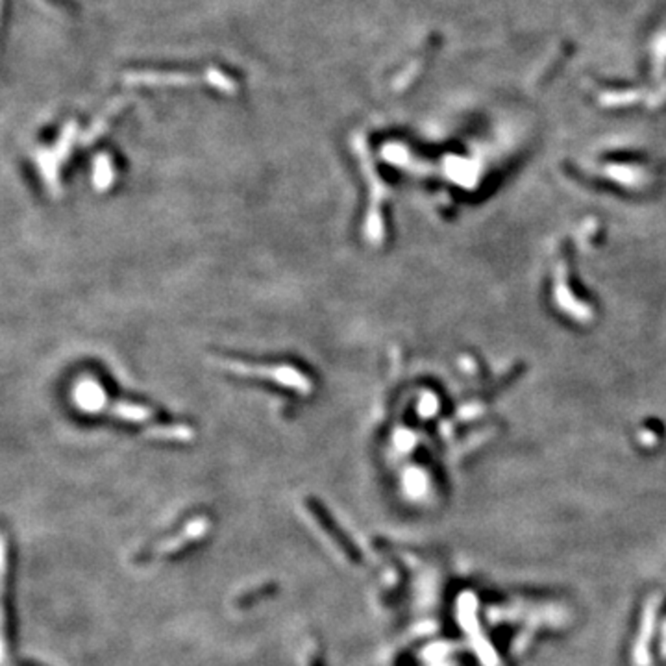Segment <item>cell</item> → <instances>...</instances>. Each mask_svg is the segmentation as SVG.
<instances>
[{"label":"cell","mask_w":666,"mask_h":666,"mask_svg":"<svg viewBox=\"0 0 666 666\" xmlns=\"http://www.w3.org/2000/svg\"><path fill=\"white\" fill-rule=\"evenodd\" d=\"M221 367H226L228 370H232L235 374L241 376H259V378H267V380L278 381L281 385L291 387L300 392H311L313 385L311 381L307 380L306 376L300 374L298 370L291 369V367H254V365H244V363H237V361H221Z\"/></svg>","instance_id":"6da1fadb"},{"label":"cell","mask_w":666,"mask_h":666,"mask_svg":"<svg viewBox=\"0 0 666 666\" xmlns=\"http://www.w3.org/2000/svg\"><path fill=\"white\" fill-rule=\"evenodd\" d=\"M309 509H311L313 515L317 517V520L320 522V526L326 529V533H330V537H332V539L337 542L339 548L344 552V555H346L350 561H361V554H360V550H357V546L352 545V540H350L348 537L343 533V529L339 531L337 526L332 522V517H330L328 513H324L323 509L318 508V505H315V503H313V505L309 503Z\"/></svg>","instance_id":"7a4b0ae2"},{"label":"cell","mask_w":666,"mask_h":666,"mask_svg":"<svg viewBox=\"0 0 666 666\" xmlns=\"http://www.w3.org/2000/svg\"><path fill=\"white\" fill-rule=\"evenodd\" d=\"M150 437H158V439H178L187 441L193 437V431L185 426H169V428H150L148 429Z\"/></svg>","instance_id":"3957f363"},{"label":"cell","mask_w":666,"mask_h":666,"mask_svg":"<svg viewBox=\"0 0 666 666\" xmlns=\"http://www.w3.org/2000/svg\"><path fill=\"white\" fill-rule=\"evenodd\" d=\"M115 413L119 417L126 418V420H133V422H141V420H147V418L152 417V413L145 409V407L139 406H117Z\"/></svg>","instance_id":"277c9868"}]
</instances>
